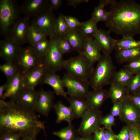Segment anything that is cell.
Returning a JSON list of instances; mask_svg holds the SVG:
<instances>
[{
    "mask_svg": "<svg viewBox=\"0 0 140 140\" xmlns=\"http://www.w3.org/2000/svg\"><path fill=\"white\" fill-rule=\"evenodd\" d=\"M35 111L22 107L10 100H0V134L11 133L22 138L36 137L41 130L46 134L44 122Z\"/></svg>",
    "mask_w": 140,
    "mask_h": 140,
    "instance_id": "obj_1",
    "label": "cell"
},
{
    "mask_svg": "<svg viewBox=\"0 0 140 140\" xmlns=\"http://www.w3.org/2000/svg\"><path fill=\"white\" fill-rule=\"evenodd\" d=\"M111 5L105 23L110 32L122 36L140 34V4L134 0H115Z\"/></svg>",
    "mask_w": 140,
    "mask_h": 140,
    "instance_id": "obj_2",
    "label": "cell"
},
{
    "mask_svg": "<svg viewBox=\"0 0 140 140\" xmlns=\"http://www.w3.org/2000/svg\"><path fill=\"white\" fill-rule=\"evenodd\" d=\"M116 71L110 55L103 53L88 81L90 86L96 89L110 85Z\"/></svg>",
    "mask_w": 140,
    "mask_h": 140,
    "instance_id": "obj_3",
    "label": "cell"
},
{
    "mask_svg": "<svg viewBox=\"0 0 140 140\" xmlns=\"http://www.w3.org/2000/svg\"><path fill=\"white\" fill-rule=\"evenodd\" d=\"M20 6L13 0H0V33L6 37L21 18Z\"/></svg>",
    "mask_w": 140,
    "mask_h": 140,
    "instance_id": "obj_4",
    "label": "cell"
},
{
    "mask_svg": "<svg viewBox=\"0 0 140 140\" xmlns=\"http://www.w3.org/2000/svg\"><path fill=\"white\" fill-rule=\"evenodd\" d=\"M94 64L83 54H79L76 56L64 60L63 68L68 75L88 81L95 68Z\"/></svg>",
    "mask_w": 140,
    "mask_h": 140,
    "instance_id": "obj_5",
    "label": "cell"
},
{
    "mask_svg": "<svg viewBox=\"0 0 140 140\" xmlns=\"http://www.w3.org/2000/svg\"><path fill=\"white\" fill-rule=\"evenodd\" d=\"M54 11L49 7L32 17L31 25L50 38L56 36L57 18Z\"/></svg>",
    "mask_w": 140,
    "mask_h": 140,
    "instance_id": "obj_6",
    "label": "cell"
},
{
    "mask_svg": "<svg viewBox=\"0 0 140 140\" xmlns=\"http://www.w3.org/2000/svg\"><path fill=\"white\" fill-rule=\"evenodd\" d=\"M99 109L89 108L82 116L79 126L77 129L81 136L92 135L101 127L100 120L102 117Z\"/></svg>",
    "mask_w": 140,
    "mask_h": 140,
    "instance_id": "obj_7",
    "label": "cell"
},
{
    "mask_svg": "<svg viewBox=\"0 0 140 140\" xmlns=\"http://www.w3.org/2000/svg\"><path fill=\"white\" fill-rule=\"evenodd\" d=\"M41 63V59L37 56L32 47L30 46L22 47L14 63L18 72L22 75L36 67Z\"/></svg>",
    "mask_w": 140,
    "mask_h": 140,
    "instance_id": "obj_8",
    "label": "cell"
},
{
    "mask_svg": "<svg viewBox=\"0 0 140 140\" xmlns=\"http://www.w3.org/2000/svg\"><path fill=\"white\" fill-rule=\"evenodd\" d=\"M50 38V47L46 55L41 59V62L48 72L56 73L63 69V54L57 46L56 36Z\"/></svg>",
    "mask_w": 140,
    "mask_h": 140,
    "instance_id": "obj_9",
    "label": "cell"
},
{
    "mask_svg": "<svg viewBox=\"0 0 140 140\" xmlns=\"http://www.w3.org/2000/svg\"><path fill=\"white\" fill-rule=\"evenodd\" d=\"M62 79L67 89V95L86 99L90 90L88 81H85L64 74Z\"/></svg>",
    "mask_w": 140,
    "mask_h": 140,
    "instance_id": "obj_10",
    "label": "cell"
},
{
    "mask_svg": "<svg viewBox=\"0 0 140 140\" xmlns=\"http://www.w3.org/2000/svg\"><path fill=\"white\" fill-rule=\"evenodd\" d=\"M22 47L9 37L0 42V57L6 62L14 63Z\"/></svg>",
    "mask_w": 140,
    "mask_h": 140,
    "instance_id": "obj_11",
    "label": "cell"
},
{
    "mask_svg": "<svg viewBox=\"0 0 140 140\" xmlns=\"http://www.w3.org/2000/svg\"><path fill=\"white\" fill-rule=\"evenodd\" d=\"M30 26V18L24 16L21 17L13 27L8 37L20 46L28 43L27 36Z\"/></svg>",
    "mask_w": 140,
    "mask_h": 140,
    "instance_id": "obj_12",
    "label": "cell"
},
{
    "mask_svg": "<svg viewBox=\"0 0 140 140\" xmlns=\"http://www.w3.org/2000/svg\"><path fill=\"white\" fill-rule=\"evenodd\" d=\"M48 72L41 63L38 66L22 75L24 88L34 89L42 82L45 75Z\"/></svg>",
    "mask_w": 140,
    "mask_h": 140,
    "instance_id": "obj_13",
    "label": "cell"
},
{
    "mask_svg": "<svg viewBox=\"0 0 140 140\" xmlns=\"http://www.w3.org/2000/svg\"><path fill=\"white\" fill-rule=\"evenodd\" d=\"M121 102L122 109L119 117L120 120L126 125L140 124V111L129 98Z\"/></svg>",
    "mask_w": 140,
    "mask_h": 140,
    "instance_id": "obj_14",
    "label": "cell"
},
{
    "mask_svg": "<svg viewBox=\"0 0 140 140\" xmlns=\"http://www.w3.org/2000/svg\"><path fill=\"white\" fill-rule=\"evenodd\" d=\"M39 92L35 89L24 88L13 100L20 106L35 111V107Z\"/></svg>",
    "mask_w": 140,
    "mask_h": 140,
    "instance_id": "obj_15",
    "label": "cell"
},
{
    "mask_svg": "<svg viewBox=\"0 0 140 140\" xmlns=\"http://www.w3.org/2000/svg\"><path fill=\"white\" fill-rule=\"evenodd\" d=\"M54 100V93L53 92L41 89L39 91L35 111L44 116L48 117L50 112L53 108Z\"/></svg>",
    "mask_w": 140,
    "mask_h": 140,
    "instance_id": "obj_16",
    "label": "cell"
},
{
    "mask_svg": "<svg viewBox=\"0 0 140 140\" xmlns=\"http://www.w3.org/2000/svg\"><path fill=\"white\" fill-rule=\"evenodd\" d=\"M24 16L33 17L49 7V0H27L20 6Z\"/></svg>",
    "mask_w": 140,
    "mask_h": 140,
    "instance_id": "obj_17",
    "label": "cell"
},
{
    "mask_svg": "<svg viewBox=\"0 0 140 140\" xmlns=\"http://www.w3.org/2000/svg\"><path fill=\"white\" fill-rule=\"evenodd\" d=\"M110 33L100 28L94 37L103 53L109 55L114 50L116 40L111 37Z\"/></svg>",
    "mask_w": 140,
    "mask_h": 140,
    "instance_id": "obj_18",
    "label": "cell"
},
{
    "mask_svg": "<svg viewBox=\"0 0 140 140\" xmlns=\"http://www.w3.org/2000/svg\"><path fill=\"white\" fill-rule=\"evenodd\" d=\"M6 82V89L1 99L9 98L13 100L24 88L22 75L18 72Z\"/></svg>",
    "mask_w": 140,
    "mask_h": 140,
    "instance_id": "obj_19",
    "label": "cell"
},
{
    "mask_svg": "<svg viewBox=\"0 0 140 140\" xmlns=\"http://www.w3.org/2000/svg\"><path fill=\"white\" fill-rule=\"evenodd\" d=\"M45 84L51 86L54 92L57 95L65 98L67 97L63 81L55 73L48 72L44 77L42 84Z\"/></svg>",
    "mask_w": 140,
    "mask_h": 140,
    "instance_id": "obj_20",
    "label": "cell"
},
{
    "mask_svg": "<svg viewBox=\"0 0 140 140\" xmlns=\"http://www.w3.org/2000/svg\"><path fill=\"white\" fill-rule=\"evenodd\" d=\"M90 91L86 100L89 108L99 109L101 107L108 98V91L103 88L93 89Z\"/></svg>",
    "mask_w": 140,
    "mask_h": 140,
    "instance_id": "obj_21",
    "label": "cell"
},
{
    "mask_svg": "<svg viewBox=\"0 0 140 140\" xmlns=\"http://www.w3.org/2000/svg\"><path fill=\"white\" fill-rule=\"evenodd\" d=\"M101 51L94 38H86L83 54L92 63L94 64L99 60Z\"/></svg>",
    "mask_w": 140,
    "mask_h": 140,
    "instance_id": "obj_22",
    "label": "cell"
},
{
    "mask_svg": "<svg viewBox=\"0 0 140 140\" xmlns=\"http://www.w3.org/2000/svg\"><path fill=\"white\" fill-rule=\"evenodd\" d=\"M65 38L73 51H77L79 54H83L86 38L78 28L70 30Z\"/></svg>",
    "mask_w": 140,
    "mask_h": 140,
    "instance_id": "obj_23",
    "label": "cell"
},
{
    "mask_svg": "<svg viewBox=\"0 0 140 140\" xmlns=\"http://www.w3.org/2000/svg\"><path fill=\"white\" fill-rule=\"evenodd\" d=\"M53 108L57 115V123H59L63 121H66L68 124L72 123L75 117L70 106H67L61 101H59L54 104Z\"/></svg>",
    "mask_w": 140,
    "mask_h": 140,
    "instance_id": "obj_24",
    "label": "cell"
},
{
    "mask_svg": "<svg viewBox=\"0 0 140 140\" xmlns=\"http://www.w3.org/2000/svg\"><path fill=\"white\" fill-rule=\"evenodd\" d=\"M110 85L108 96L113 103L118 101L122 102L129 98L130 94L126 86L114 82Z\"/></svg>",
    "mask_w": 140,
    "mask_h": 140,
    "instance_id": "obj_25",
    "label": "cell"
},
{
    "mask_svg": "<svg viewBox=\"0 0 140 140\" xmlns=\"http://www.w3.org/2000/svg\"><path fill=\"white\" fill-rule=\"evenodd\" d=\"M66 99L69 104L75 118H81L89 108L86 99L68 96Z\"/></svg>",
    "mask_w": 140,
    "mask_h": 140,
    "instance_id": "obj_26",
    "label": "cell"
},
{
    "mask_svg": "<svg viewBox=\"0 0 140 140\" xmlns=\"http://www.w3.org/2000/svg\"><path fill=\"white\" fill-rule=\"evenodd\" d=\"M115 57L118 63L120 64L127 63L140 57V47L116 51Z\"/></svg>",
    "mask_w": 140,
    "mask_h": 140,
    "instance_id": "obj_27",
    "label": "cell"
},
{
    "mask_svg": "<svg viewBox=\"0 0 140 140\" xmlns=\"http://www.w3.org/2000/svg\"><path fill=\"white\" fill-rule=\"evenodd\" d=\"M97 22L91 18L87 21L81 22L78 28L86 38H94L99 30L97 26Z\"/></svg>",
    "mask_w": 140,
    "mask_h": 140,
    "instance_id": "obj_28",
    "label": "cell"
},
{
    "mask_svg": "<svg viewBox=\"0 0 140 140\" xmlns=\"http://www.w3.org/2000/svg\"><path fill=\"white\" fill-rule=\"evenodd\" d=\"M121 39L116 40L114 50L116 52L140 47L139 41L135 40L133 37L122 36Z\"/></svg>",
    "mask_w": 140,
    "mask_h": 140,
    "instance_id": "obj_29",
    "label": "cell"
},
{
    "mask_svg": "<svg viewBox=\"0 0 140 140\" xmlns=\"http://www.w3.org/2000/svg\"><path fill=\"white\" fill-rule=\"evenodd\" d=\"M52 134L60 140H76L79 136L77 130L72 123L68 124L67 126L58 131H53Z\"/></svg>",
    "mask_w": 140,
    "mask_h": 140,
    "instance_id": "obj_30",
    "label": "cell"
},
{
    "mask_svg": "<svg viewBox=\"0 0 140 140\" xmlns=\"http://www.w3.org/2000/svg\"><path fill=\"white\" fill-rule=\"evenodd\" d=\"M134 76L125 68H122L116 72L113 82L127 86Z\"/></svg>",
    "mask_w": 140,
    "mask_h": 140,
    "instance_id": "obj_31",
    "label": "cell"
},
{
    "mask_svg": "<svg viewBox=\"0 0 140 140\" xmlns=\"http://www.w3.org/2000/svg\"><path fill=\"white\" fill-rule=\"evenodd\" d=\"M65 15L60 13L57 18L55 26L56 36L58 38H65L70 31L65 20Z\"/></svg>",
    "mask_w": 140,
    "mask_h": 140,
    "instance_id": "obj_32",
    "label": "cell"
},
{
    "mask_svg": "<svg viewBox=\"0 0 140 140\" xmlns=\"http://www.w3.org/2000/svg\"><path fill=\"white\" fill-rule=\"evenodd\" d=\"M50 45V39L48 40L46 38L31 46L37 56L42 59L47 53Z\"/></svg>",
    "mask_w": 140,
    "mask_h": 140,
    "instance_id": "obj_33",
    "label": "cell"
},
{
    "mask_svg": "<svg viewBox=\"0 0 140 140\" xmlns=\"http://www.w3.org/2000/svg\"><path fill=\"white\" fill-rule=\"evenodd\" d=\"M47 36L40 31L30 26L27 36V43L32 46Z\"/></svg>",
    "mask_w": 140,
    "mask_h": 140,
    "instance_id": "obj_34",
    "label": "cell"
},
{
    "mask_svg": "<svg viewBox=\"0 0 140 140\" xmlns=\"http://www.w3.org/2000/svg\"><path fill=\"white\" fill-rule=\"evenodd\" d=\"M0 70L4 74L7 80L12 78L19 72L14 63L8 62H6L0 65Z\"/></svg>",
    "mask_w": 140,
    "mask_h": 140,
    "instance_id": "obj_35",
    "label": "cell"
},
{
    "mask_svg": "<svg viewBox=\"0 0 140 140\" xmlns=\"http://www.w3.org/2000/svg\"><path fill=\"white\" fill-rule=\"evenodd\" d=\"M124 65V68L133 75L140 73V57L132 60Z\"/></svg>",
    "mask_w": 140,
    "mask_h": 140,
    "instance_id": "obj_36",
    "label": "cell"
},
{
    "mask_svg": "<svg viewBox=\"0 0 140 140\" xmlns=\"http://www.w3.org/2000/svg\"><path fill=\"white\" fill-rule=\"evenodd\" d=\"M126 87L130 94L138 92L140 89V73L134 75Z\"/></svg>",
    "mask_w": 140,
    "mask_h": 140,
    "instance_id": "obj_37",
    "label": "cell"
},
{
    "mask_svg": "<svg viewBox=\"0 0 140 140\" xmlns=\"http://www.w3.org/2000/svg\"><path fill=\"white\" fill-rule=\"evenodd\" d=\"M56 43L61 53L64 54L73 51L69 43L65 38H58L56 37Z\"/></svg>",
    "mask_w": 140,
    "mask_h": 140,
    "instance_id": "obj_38",
    "label": "cell"
},
{
    "mask_svg": "<svg viewBox=\"0 0 140 140\" xmlns=\"http://www.w3.org/2000/svg\"><path fill=\"white\" fill-rule=\"evenodd\" d=\"M129 133V140H140V124L126 125Z\"/></svg>",
    "mask_w": 140,
    "mask_h": 140,
    "instance_id": "obj_39",
    "label": "cell"
},
{
    "mask_svg": "<svg viewBox=\"0 0 140 140\" xmlns=\"http://www.w3.org/2000/svg\"><path fill=\"white\" fill-rule=\"evenodd\" d=\"M100 123L103 125L106 129H111L113 126L115 125V117L110 114H107L101 117Z\"/></svg>",
    "mask_w": 140,
    "mask_h": 140,
    "instance_id": "obj_40",
    "label": "cell"
},
{
    "mask_svg": "<svg viewBox=\"0 0 140 140\" xmlns=\"http://www.w3.org/2000/svg\"><path fill=\"white\" fill-rule=\"evenodd\" d=\"M105 6L103 4L99 2L98 5L95 7L91 14V18L95 19L98 22L100 21L105 11L104 9Z\"/></svg>",
    "mask_w": 140,
    "mask_h": 140,
    "instance_id": "obj_41",
    "label": "cell"
},
{
    "mask_svg": "<svg viewBox=\"0 0 140 140\" xmlns=\"http://www.w3.org/2000/svg\"><path fill=\"white\" fill-rule=\"evenodd\" d=\"M65 20L69 30L77 28L80 24V22L76 18L70 16H65Z\"/></svg>",
    "mask_w": 140,
    "mask_h": 140,
    "instance_id": "obj_42",
    "label": "cell"
},
{
    "mask_svg": "<svg viewBox=\"0 0 140 140\" xmlns=\"http://www.w3.org/2000/svg\"><path fill=\"white\" fill-rule=\"evenodd\" d=\"M115 136L116 140H129V131L127 126H123L119 133L115 134Z\"/></svg>",
    "mask_w": 140,
    "mask_h": 140,
    "instance_id": "obj_43",
    "label": "cell"
},
{
    "mask_svg": "<svg viewBox=\"0 0 140 140\" xmlns=\"http://www.w3.org/2000/svg\"><path fill=\"white\" fill-rule=\"evenodd\" d=\"M113 103V105L110 109L109 114L114 117L117 116L119 117L122 111L121 102L118 101Z\"/></svg>",
    "mask_w": 140,
    "mask_h": 140,
    "instance_id": "obj_44",
    "label": "cell"
},
{
    "mask_svg": "<svg viewBox=\"0 0 140 140\" xmlns=\"http://www.w3.org/2000/svg\"><path fill=\"white\" fill-rule=\"evenodd\" d=\"M134 104L140 111V93L130 94L129 97Z\"/></svg>",
    "mask_w": 140,
    "mask_h": 140,
    "instance_id": "obj_45",
    "label": "cell"
},
{
    "mask_svg": "<svg viewBox=\"0 0 140 140\" xmlns=\"http://www.w3.org/2000/svg\"><path fill=\"white\" fill-rule=\"evenodd\" d=\"M0 134V140H20L21 137L12 133H5Z\"/></svg>",
    "mask_w": 140,
    "mask_h": 140,
    "instance_id": "obj_46",
    "label": "cell"
},
{
    "mask_svg": "<svg viewBox=\"0 0 140 140\" xmlns=\"http://www.w3.org/2000/svg\"><path fill=\"white\" fill-rule=\"evenodd\" d=\"M104 128H100L95 131L93 135V140H105L104 136Z\"/></svg>",
    "mask_w": 140,
    "mask_h": 140,
    "instance_id": "obj_47",
    "label": "cell"
},
{
    "mask_svg": "<svg viewBox=\"0 0 140 140\" xmlns=\"http://www.w3.org/2000/svg\"><path fill=\"white\" fill-rule=\"evenodd\" d=\"M62 3V0H49V7L54 11L60 7Z\"/></svg>",
    "mask_w": 140,
    "mask_h": 140,
    "instance_id": "obj_48",
    "label": "cell"
},
{
    "mask_svg": "<svg viewBox=\"0 0 140 140\" xmlns=\"http://www.w3.org/2000/svg\"><path fill=\"white\" fill-rule=\"evenodd\" d=\"M115 135L112 129L105 130L104 136L105 140H116Z\"/></svg>",
    "mask_w": 140,
    "mask_h": 140,
    "instance_id": "obj_49",
    "label": "cell"
},
{
    "mask_svg": "<svg viewBox=\"0 0 140 140\" xmlns=\"http://www.w3.org/2000/svg\"><path fill=\"white\" fill-rule=\"evenodd\" d=\"M88 1V0H68L67 2L68 5L76 8L80 4Z\"/></svg>",
    "mask_w": 140,
    "mask_h": 140,
    "instance_id": "obj_50",
    "label": "cell"
},
{
    "mask_svg": "<svg viewBox=\"0 0 140 140\" xmlns=\"http://www.w3.org/2000/svg\"><path fill=\"white\" fill-rule=\"evenodd\" d=\"M110 14V11H108L105 10V12L101 18L100 21H105L106 22L109 19Z\"/></svg>",
    "mask_w": 140,
    "mask_h": 140,
    "instance_id": "obj_51",
    "label": "cell"
},
{
    "mask_svg": "<svg viewBox=\"0 0 140 140\" xmlns=\"http://www.w3.org/2000/svg\"><path fill=\"white\" fill-rule=\"evenodd\" d=\"M7 86V83L2 85L0 86V98L2 99L4 93L6 90Z\"/></svg>",
    "mask_w": 140,
    "mask_h": 140,
    "instance_id": "obj_52",
    "label": "cell"
},
{
    "mask_svg": "<svg viewBox=\"0 0 140 140\" xmlns=\"http://www.w3.org/2000/svg\"><path fill=\"white\" fill-rule=\"evenodd\" d=\"M93 135H91L88 136H79L76 140H93Z\"/></svg>",
    "mask_w": 140,
    "mask_h": 140,
    "instance_id": "obj_53",
    "label": "cell"
},
{
    "mask_svg": "<svg viewBox=\"0 0 140 140\" xmlns=\"http://www.w3.org/2000/svg\"><path fill=\"white\" fill-rule=\"evenodd\" d=\"M115 0H100L99 2L103 4L105 6L109 5H111L115 1Z\"/></svg>",
    "mask_w": 140,
    "mask_h": 140,
    "instance_id": "obj_54",
    "label": "cell"
},
{
    "mask_svg": "<svg viewBox=\"0 0 140 140\" xmlns=\"http://www.w3.org/2000/svg\"><path fill=\"white\" fill-rule=\"evenodd\" d=\"M36 137H29L22 139V140H37Z\"/></svg>",
    "mask_w": 140,
    "mask_h": 140,
    "instance_id": "obj_55",
    "label": "cell"
},
{
    "mask_svg": "<svg viewBox=\"0 0 140 140\" xmlns=\"http://www.w3.org/2000/svg\"><path fill=\"white\" fill-rule=\"evenodd\" d=\"M138 92L140 93V90H139V92Z\"/></svg>",
    "mask_w": 140,
    "mask_h": 140,
    "instance_id": "obj_56",
    "label": "cell"
},
{
    "mask_svg": "<svg viewBox=\"0 0 140 140\" xmlns=\"http://www.w3.org/2000/svg\"></svg>",
    "mask_w": 140,
    "mask_h": 140,
    "instance_id": "obj_57",
    "label": "cell"
}]
</instances>
